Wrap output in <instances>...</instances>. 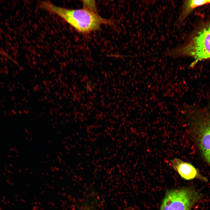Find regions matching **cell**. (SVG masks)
Instances as JSON below:
<instances>
[{
    "label": "cell",
    "instance_id": "6da1fadb",
    "mask_svg": "<svg viewBox=\"0 0 210 210\" xmlns=\"http://www.w3.org/2000/svg\"><path fill=\"white\" fill-rule=\"evenodd\" d=\"M40 7L63 19L80 32L88 33L99 29L102 24L111 25L112 22L98 15L96 10L84 7L69 9L55 6L47 1L40 3Z\"/></svg>",
    "mask_w": 210,
    "mask_h": 210
},
{
    "label": "cell",
    "instance_id": "7a4b0ae2",
    "mask_svg": "<svg viewBox=\"0 0 210 210\" xmlns=\"http://www.w3.org/2000/svg\"><path fill=\"white\" fill-rule=\"evenodd\" d=\"M165 55L173 58L191 57L194 60L191 66L200 61L210 59V22L191 35L183 43L167 51Z\"/></svg>",
    "mask_w": 210,
    "mask_h": 210
},
{
    "label": "cell",
    "instance_id": "3957f363",
    "mask_svg": "<svg viewBox=\"0 0 210 210\" xmlns=\"http://www.w3.org/2000/svg\"><path fill=\"white\" fill-rule=\"evenodd\" d=\"M190 119L192 138L201 156L210 166V107L196 109Z\"/></svg>",
    "mask_w": 210,
    "mask_h": 210
},
{
    "label": "cell",
    "instance_id": "277c9868",
    "mask_svg": "<svg viewBox=\"0 0 210 210\" xmlns=\"http://www.w3.org/2000/svg\"><path fill=\"white\" fill-rule=\"evenodd\" d=\"M203 196L194 186L169 190L166 192L160 210H191Z\"/></svg>",
    "mask_w": 210,
    "mask_h": 210
},
{
    "label": "cell",
    "instance_id": "5b68a950",
    "mask_svg": "<svg viewBox=\"0 0 210 210\" xmlns=\"http://www.w3.org/2000/svg\"><path fill=\"white\" fill-rule=\"evenodd\" d=\"M170 163L173 169L184 180L189 181L197 178L204 182L208 181L206 177L189 162L175 158L171 160Z\"/></svg>",
    "mask_w": 210,
    "mask_h": 210
},
{
    "label": "cell",
    "instance_id": "8992f818",
    "mask_svg": "<svg viewBox=\"0 0 210 210\" xmlns=\"http://www.w3.org/2000/svg\"><path fill=\"white\" fill-rule=\"evenodd\" d=\"M210 4V0H186L183 2L174 26L179 28L186 18L197 8Z\"/></svg>",
    "mask_w": 210,
    "mask_h": 210
},
{
    "label": "cell",
    "instance_id": "52a82bcc",
    "mask_svg": "<svg viewBox=\"0 0 210 210\" xmlns=\"http://www.w3.org/2000/svg\"><path fill=\"white\" fill-rule=\"evenodd\" d=\"M95 86V84L93 81H89L87 83L86 89L90 91L94 88V87Z\"/></svg>",
    "mask_w": 210,
    "mask_h": 210
},
{
    "label": "cell",
    "instance_id": "ba28073f",
    "mask_svg": "<svg viewBox=\"0 0 210 210\" xmlns=\"http://www.w3.org/2000/svg\"><path fill=\"white\" fill-rule=\"evenodd\" d=\"M0 55L4 56L12 60V58L8 55V53L1 49H0Z\"/></svg>",
    "mask_w": 210,
    "mask_h": 210
},
{
    "label": "cell",
    "instance_id": "9c48e42d",
    "mask_svg": "<svg viewBox=\"0 0 210 210\" xmlns=\"http://www.w3.org/2000/svg\"><path fill=\"white\" fill-rule=\"evenodd\" d=\"M82 210H90V209L88 206H85L83 208Z\"/></svg>",
    "mask_w": 210,
    "mask_h": 210
},
{
    "label": "cell",
    "instance_id": "30bf717a",
    "mask_svg": "<svg viewBox=\"0 0 210 210\" xmlns=\"http://www.w3.org/2000/svg\"><path fill=\"white\" fill-rule=\"evenodd\" d=\"M125 210H131L130 209H129L126 208Z\"/></svg>",
    "mask_w": 210,
    "mask_h": 210
}]
</instances>
